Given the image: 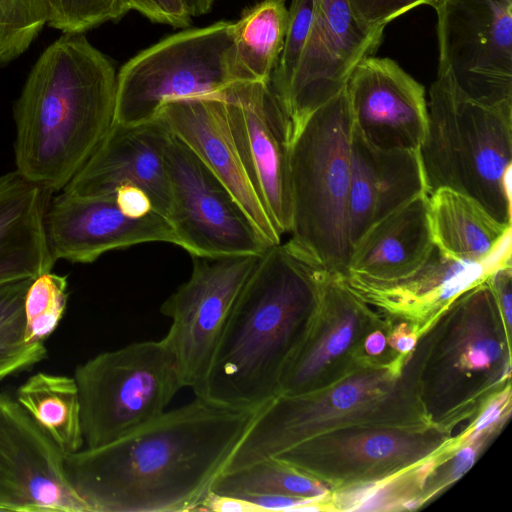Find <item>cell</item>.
Listing matches in <instances>:
<instances>
[{
	"instance_id": "6da1fadb",
	"label": "cell",
	"mask_w": 512,
	"mask_h": 512,
	"mask_svg": "<svg viewBox=\"0 0 512 512\" xmlns=\"http://www.w3.org/2000/svg\"><path fill=\"white\" fill-rule=\"evenodd\" d=\"M259 409L200 397L114 442L64 454L88 512L201 511Z\"/></svg>"
},
{
	"instance_id": "7a4b0ae2",
	"label": "cell",
	"mask_w": 512,
	"mask_h": 512,
	"mask_svg": "<svg viewBox=\"0 0 512 512\" xmlns=\"http://www.w3.org/2000/svg\"><path fill=\"white\" fill-rule=\"evenodd\" d=\"M326 274L288 242L270 246L243 286L195 396L260 409L279 395Z\"/></svg>"
},
{
	"instance_id": "3957f363",
	"label": "cell",
	"mask_w": 512,
	"mask_h": 512,
	"mask_svg": "<svg viewBox=\"0 0 512 512\" xmlns=\"http://www.w3.org/2000/svg\"><path fill=\"white\" fill-rule=\"evenodd\" d=\"M117 73L84 33H63L38 57L13 107L16 171L63 190L114 119Z\"/></svg>"
},
{
	"instance_id": "277c9868",
	"label": "cell",
	"mask_w": 512,
	"mask_h": 512,
	"mask_svg": "<svg viewBox=\"0 0 512 512\" xmlns=\"http://www.w3.org/2000/svg\"><path fill=\"white\" fill-rule=\"evenodd\" d=\"M427 106L420 153L428 194L453 189L511 225L512 105L474 102L437 72Z\"/></svg>"
},
{
	"instance_id": "5b68a950",
	"label": "cell",
	"mask_w": 512,
	"mask_h": 512,
	"mask_svg": "<svg viewBox=\"0 0 512 512\" xmlns=\"http://www.w3.org/2000/svg\"><path fill=\"white\" fill-rule=\"evenodd\" d=\"M353 121L346 87L293 135L288 243L328 274L345 275Z\"/></svg>"
},
{
	"instance_id": "8992f818",
	"label": "cell",
	"mask_w": 512,
	"mask_h": 512,
	"mask_svg": "<svg viewBox=\"0 0 512 512\" xmlns=\"http://www.w3.org/2000/svg\"><path fill=\"white\" fill-rule=\"evenodd\" d=\"M232 21L170 35L127 61L116 77L113 122L154 120L170 100L221 97L231 86L255 80L240 64Z\"/></svg>"
},
{
	"instance_id": "52a82bcc",
	"label": "cell",
	"mask_w": 512,
	"mask_h": 512,
	"mask_svg": "<svg viewBox=\"0 0 512 512\" xmlns=\"http://www.w3.org/2000/svg\"><path fill=\"white\" fill-rule=\"evenodd\" d=\"M87 448L114 442L158 419L184 388L176 358L160 339L97 354L74 371Z\"/></svg>"
},
{
	"instance_id": "ba28073f",
	"label": "cell",
	"mask_w": 512,
	"mask_h": 512,
	"mask_svg": "<svg viewBox=\"0 0 512 512\" xmlns=\"http://www.w3.org/2000/svg\"><path fill=\"white\" fill-rule=\"evenodd\" d=\"M439 73L468 99L512 105V0H440Z\"/></svg>"
},
{
	"instance_id": "9c48e42d",
	"label": "cell",
	"mask_w": 512,
	"mask_h": 512,
	"mask_svg": "<svg viewBox=\"0 0 512 512\" xmlns=\"http://www.w3.org/2000/svg\"><path fill=\"white\" fill-rule=\"evenodd\" d=\"M168 221L191 256L261 255L270 245L227 187L171 133L164 149Z\"/></svg>"
},
{
	"instance_id": "30bf717a",
	"label": "cell",
	"mask_w": 512,
	"mask_h": 512,
	"mask_svg": "<svg viewBox=\"0 0 512 512\" xmlns=\"http://www.w3.org/2000/svg\"><path fill=\"white\" fill-rule=\"evenodd\" d=\"M261 255L192 256L189 279L162 303L161 313L171 319L162 339L176 358L184 388L194 392L203 382L235 302Z\"/></svg>"
},
{
	"instance_id": "8fae6325",
	"label": "cell",
	"mask_w": 512,
	"mask_h": 512,
	"mask_svg": "<svg viewBox=\"0 0 512 512\" xmlns=\"http://www.w3.org/2000/svg\"><path fill=\"white\" fill-rule=\"evenodd\" d=\"M226 119L235 148L258 199L282 236L291 228L290 119L271 82L227 89Z\"/></svg>"
},
{
	"instance_id": "7c38bea8",
	"label": "cell",
	"mask_w": 512,
	"mask_h": 512,
	"mask_svg": "<svg viewBox=\"0 0 512 512\" xmlns=\"http://www.w3.org/2000/svg\"><path fill=\"white\" fill-rule=\"evenodd\" d=\"M385 28L366 32L346 0H315L312 25L289 88L280 100L293 135L347 85L354 68L378 50Z\"/></svg>"
},
{
	"instance_id": "4fadbf2b",
	"label": "cell",
	"mask_w": 512,
	"mask_h": 512,
	"mask_svg": "<svg viewBox=\"0 0 512 512\" xmlns=\"http://www.w3.org/2000/svg\"><path fill=\"white\" fill-rule=\"evenodd\" d=\"M0 511L88 512L66 477L64 453L16 398L3 392Z\"/></svg>"
},
{
	"instance_id": "5bb4252c",
	"label": "cell",
	"mask_w": 512,
	"mask_h": 512,
	"mask_svg": "<svg viewBox=\"0 0 512 512\" xmlns=\"http://www.w3.org/2000/svg\"><path fill=\"white\" fill-rule=\"evenodd\" d=\"M45 235L56 262L92 263L106 252L149 242L178 246L165 216L157 211L140 217L129 215L114 194L81 196L63 190L50 200Z\"/></svg>"
},
{
	"instance_id": "9a60e30c",
	"label": "cell",
	"mask_w": 512,
	"mask_h": 512,
	"mask_svg": "<svg viewBox=\"0 0 512 512\" xmlns=\"http://www.w3.org/2000/svg\"><path fill=\"white\" fill-rule=\"evenodd\" d=\"M346 92L354 128L383 149L420 148L428 127L424 86L395 60L368 56L353 70Z\"/></svg>"
},
{
	"instance_id": "2e32d148",
	"label": "cell",
	"mask_w": 512,
	"mask_h": 512,
	"mask_svg": "<svg viewBox=\"0 0 512 512\" xmlns=\"http://www.w3.org/2000/svg\"><path fill=\"white\" fill-rule=\"evenodd\" d=\"M169 134L158 119L136 125L113 122L63 190L81 196H107L121 186H135L145 191L154 209L168 219L170 192L164 149Z\"/></svg>"
},
{
	"instance_id": "e0dca14e",
	"label": "cell",
	"mask_w": 512,
	"mask_h": 512,
	"mask_svg": "<svg viewBox=\"0 0 512 512\" xmlns=\"http://www.w3.org/2000/svg\"><path fill=\"white\" fill-rule=\"evenodd\" d=\"M155 119L160 120L227 187L270 246L281 242V235L245 173L221 97L170 100L161 107Z\"/></svg>"
},
{
	"instance_id": "ac0fdd59",
	"label": "cell",
	"mask_w": 512,
	"mask_h": 512,
	"mask_svg": "<svg viewBox=\"0 0 512 512\" xmlns=\"http://www.w3.org/2000/svg\"><path fill=\"white\" fill-rule=\"evenodd\" d=\"M349 237L354 243L380 219L427 193L420 148L383 149L353 126L350 144Z\"/></svg>"
},
{
	"instance_id": "d6986e66",
	"label": "cell",
	"mask_w": 512,
	"mask_h": 512,
	"mask_svg": "<svg viewBox=\"0 0 512 512\" xmlns=\"http://www.w3.org/2000/svg\"><path fill=\"white\" fill-rule=\"evenodd\" d=\"M52 195L16 170L0 176V285L52 271L45 235Z\"/></svg>"
},
{
	"instance_id": "ffe728a7",
	"label": "cell",
	"mask_w": 512,
	"mask_h": 512,
	"mask_svg": "<svg viewBox=\"0 0 512 512\" xmlns=\"http://www.w3.org/2000/svg\"><path fill=\"white\" fill-rule=\"evenodd\" d=\"M429 194H421L374 223L352 246L344 276L389 280L418 269L430 256Z\"/></svg>"
},
{
	"instance_id": "44dd1931",
	"label": "cell",
	"mask_w": 512,
	"mask_h": 512,
	"mask_svg": "<svg viewBox=\"0 0 512 512\" xmlns=\"http://www.w3.org/2000/svg\"><path fill=\"white\" fill-rule=\"evenodd\" d=\"M496 266L494 262L454 260L434 246L425 263L406 276L389 280L344 278L353 291L386 307L421 312L449 304L483 282Z\"/></svg>"
},
{
	"instance_id": "7402d4cb",
	"label": "cell",
	"mask_w": 512,
	"mask_h": 512,
	"mask_svg": "<svg viewBox=\"0 0 512 512\" xmlns=\"http://www.w3.org/2000/svg\"><path fill=\"white\" fill-rule=\"evenodd\" d=\"M428 216L434 246L454 260L502 263L496 253L511 236V225L497 221L476 200L441 187L429 194Z\"/></svg>"
},
{
	"instance_id": "603a6c76",
	"label": "cell",
	"mask_w": 512,
	"mask_h": 512,
	"mask_svg": "<svg viewBox=\"0 0 512 512\" xmlns=\"http://www.w3.org/2000/svg\"><path fill=\"white\" fill-rule=\"evenodd\" d=\"M15 398L64 454L82 449L84 436L74 377L38 372L18 387Z\"/></svg>"
},
{
	"instance_id": "cb8c5ba5",
	"label": "cell",
	"mask_w": 512,
	"mask_h": 512,
	"mask_svg": "<svg viewBox=\"0 0 512 512\" xmlns=\"http://www.w3.org/2000/svg\"><path fill=\"white\" fill-rule=\"evenodd\" d=\"M326 285L338 317L325 336L309 348L301 347L282 377L279 395L304 393L324 366L350 345L358 321L359 305L344 276L327 274Z\"/></svg>"
},
{
	"instance_id": "d4e9b609",
	"label": "cell",
	"mask_w": 512,
	"mask_h": 512,
	"mask_svg": "<svg viewBox=\"0 0 512 512\" xmlns=\"http://www.w3.org/2000/svg\"><path fill=\"white\" fill-rule=\"evenodd\" d=\"M288 22L286 0H261L233 24L236 54L255 81L271 82L283 49Z\"/></svg>"
},
{
	"instance_id": "484cf974",
	"label": "cell",
	"mask_w": 512,
	"mask_h": 512,
	"mask_svg": "<svg viewBox=\"0 0 512 512\" xmlns=\"http://www.w3.org/2000/svg\"><path fill=\"white\" fill-rule=\"evenodd\" d=\"M210 492L243 499L273 494L323 499L328 490L296 466L279 457H270L220 474Z\"/></svg>"
},
{
	"instance_id": "4316f807",
	"label": "cell",
	"mask_w": 512,
	"mask_h": 512,
	"mask_svg": "<svg viewBox=\"0 0 512 512\" xmlns=\"http://www.w3.org/2000/svg\"><path fill=\"white\" fill-rule=\"evenodd\" d=\"M33 279L0 285V380L28 370L48 356L44 342L25 336L24 300Z\"/></svg>"
},
{
	"instance_id": "83f0119b",
	"label": "cell",
	"mask_w": 512,
	"mask_h": 512,
	"mask_svg": "<svg viewBox=\"0 0 512 512\" xmlns=\"http://www.w3.org/2000/svg\"><path fill=\"white\" fill-rule=\"evenodd\" d=\"M68 279L52 271L34 278L24 300L25 336L44 342L58 327L68 302Z\"/></svg>"
},
{
	"instance_id": "f1b7e54d",
	"label": "cell",
	"mask_w": 512,
	"mask_h": 512,
	"mask_svg": "<svg viewBox=\"0 0 512 512\" xmlns=\"http://www.w3.org/2000/svg\"><path fill=\"white\" fill-rule=\"evenodd\" d=\"M46 23L42 0H0V67L26 52Z\"/></svg>"
},
{
	"instance_id": "f546056e",
	"label": "cell",
	"mask_w": 512,
	"mask_h": 512,
	"mask_svg": "<svg viewBox=\"0 0 512 512\" xmlns=\"http://www.w3.org/2000/svg\"><path fill=\"white\" fill-rule=\"evenodd\" d=\"M46 25L62 33H85L126 13L121 0H42Z\"/></svg>"
},
{
	"instance_id": "4dcf8cb0",
	"label": "cell",
	"mask_w": 512,
	"mask_h": 512,
	"mask_svg": "<svg viewBox=\"0 0 512 512\" xmlns=\"http://www.w3.org/2000/svg\"><path fill=\"white\" fill-rule=\"evenodd\" d=\"M315 9V0H291L284 45L271 78V86L281 100L287 92L300 61Z\"/></svg>"
},
{
	"instance_id": "1f68e13d",
	"label": "cell",
	"mask_w": 512,
	"mask_h": 512,
	"mask_svg": "<svg viewBox=\"0 0 512 512\" xmlns=\"http://www.w3.org/2000/svg\"><path fill=\"white\" fill-rule=\"evenodd\" d=\"M360 28L370 32L386 26L394 19L421 5L434 8L440 0H346Z\"/></svg>"
},
{
	"instance_id": "d6a6232c",
	"label": "cell",
	"mask_w": 512,
	"mask_h": 512,
	"mask_svg": "<svg viewBox=\"0 0 512 512\" xmlns=\"http://www.w3.org/2000/svg\"><path fill=\"white\" fill-rule=\"evenodd\" d=\"M411 450L407 439L390 433H366L349 439L343 446L345 455L357 461H387Z\"/></svg>"
},
{
	"instance_id": "836d02e7",
	"label": "cell",
	"mask_w": 512,
	"mask_h": 512,
	"mask_svg": "<svg viewBox=\"0 0 512 512\" xmlns=\"http://www.w3.org/2000/svg\"><path fill=\"white\" fill-rule=\"evenodd\" d=\"M124 12L134 10L153 23L187 28L192 16L184 0H121Z\"/></svg>"
},
{
	"instance_id": "e575fe53",
	"label": "cell",
	"mask_w": 512,
	"mask_h": 512,
	"mask_svg": "<svg viewBox=\"0 0 512 512\" xmlns=\"http://www.w3.org/2000/svg\"><path fill=\"white\" fill-rule=\"evenodd\" d=\"M391 491V483H370L343 492L338 501L347 511H376L388 505Z\"/></svg>"
},
{
	"instance_id": "d590c367",
	"label": "cell",
	"mask_w": 512,
	"mask_h": 512,
	"mask_svg": "<svg viewBox=\"0 0 512 512\" xmlns=\"http://www.w3.org/2000/svg\"><path fill=\"white\" fill-rule=\"evenodd\" d=\"M501 348L493 339H478L466 347L465 365L473 370L487 369L500 355Z\"/></svg>"
},
{
	"instance_id": "8d00e7d4",
	"label": "cell",
	"mask_w": 512,
	"mask_h": 512,
	"mask_svg": "<svg viewBox=\"0 0 512 512\" xmlns=\"http://www.w3.org/2000/svg\"><path fill=\"white\" fill-rule=\"evenodd\" d=\"M114 196L119 207L129 215L140 217L156 211L147 193L135 186H121Z\"/></svg>"
},
{
	"instance_id": "74e56055",
	"label": "cell",
	"mask_w": 512,
	"mask_h": 512,
	"mask_svg": "<svg viewBox=\"0 0 512 512\" xmlns=\"http://www.w3.org/2000/svg\"><path fill=\"white\" fill-rule=\"evenodd\" d=\"M201 511L213 512H261L252 502L235 496L219 495L210 492Z\"/></svg>"
},
{
	"instance_id": "f35d334b",
	"label": "cell",
	"mask_w": 512,
	"mask_h": 512,
	"mask_svg": "<svg viewBox=\"0 0 512 512\" xmlns=\"http://www.w3.org/2000/svg\"><path fill=\"white\" fill-rule=\"evenodd\" d=\"M508 392H503L495 397L487 406V408L482 412L480 417L478 418L473 432L468 437L466 443L471 444L475 442L484 430L489 428L493 423H495L501 416L503 411V407L508 400Z\"/></svg>"
},
{
	"instance_id": "ab89813d",
	"label": "cell",
	"mask_w": 512,
	"mask_h": 512,
	"mask_svg": "<svg viewBox=\"0 0 512 512\" xmlns=\"http://www.w3.org/2000/svg\"><path fill=\"white\" fill-rule=\"evenodd\" d=\"M475 461V450L471 446H467L458 451L455 456L451 475L454 480L460 478L473 465Z\"/></svg>"
},
{
	"instance_id": "60d3db41",
	"label": "cell",
	"mask_w": 512,
	"mask_h": 512,
	"mask_svg": "<svg viewBox=\"0 0 512 512\" xmlns=\"http://www.w3.org/2000/svg\"><path fill=\"white\" fill-rule=\"evenodd\" d=\"M389 342L396 350L400 352H409L416 344V337L400 328L393 336L390 337Z\"/></svg>"
},
{
	"instance_id": "b9f144b4",
	"label": "cell",
	"mask_w": 512,
	"mask_h": 512,
	"mask_svg": "<svg viewBox=\"0 0 512 512\" xmlns=\"http://www.w3.org/2000/svg\"><path fill=\"white\" fill-rule=\"evenodd\" d=\"M386 346V338L381 332L371 333L365 341V349L370 355L380 354Z\"/></svg>"
},
{
	"instance_id": "7bdbcfd3",
	"label": "cell",
	"mask_w": 512,
	"mask_h": 512,
	"mask_svg": "<svg viewBox=\"0 0 512 512\" xmlns=\"http://www.w3.org/2000/svg\"><path fill=\"white\" fill-rule=\"evenodd\" d=\"M192 17L206 14L215 0H184Z\"/></svg>"
},
{
	"instance_id": "ee69618b",
	"label": "cell",
	"mask_w": 512,
	"mask_h": 512,
	"mask_svg": "<svg viewBox=\"0 0 512 512\" xmlns=\"http://www.w3.org/2000/svg\"><path fill=\"white\" fill-rule=\"evenodd\" d=\"M433 467H434V462L432 460L426 461L425 463L420 465L418 467L417 473H416L417 480L420 483H423L425 481V479L428 477V475L430 474V472L433 470Z\"/></svg>"
},
{
	"instance_id": "f6af8a7d",
	"label": "cell",
	"mask_w": 512,
	"mask_h": 512,
	"mask_svg": "<svg viewBox=\"0 0 512 512\" xmlns=\"http://www.w3.org/2000/svg\"><path fill=\"white\" fill-rule=\"evenodd\" d=\"M402 506L405 509L412 510V509H415L418 506V501L417 500L405 501V502H403Z\"/></svg>"
}]
</instances>
